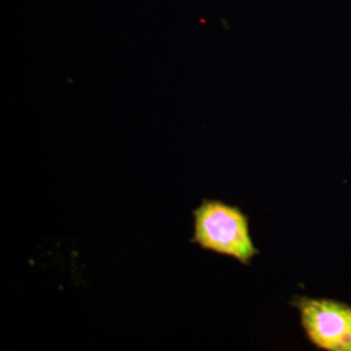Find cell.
Masks as SVG:
<instances>
[{"label":"cell","mask_w":351,"mask_h":351,"mask_svg":"<svg viewBox=\"0 0 351 351\" xmlns=\"http://www.w3.org/2000/svg\"><path fill=\"white\" fill-rule=\"evenodd\" d=\"M195 233L191 242L204 250L230 256L247 265L258 251L249 232L248 218L239 207L219 200H203L193 212Z\"/></svg>","instance_id":"cell-1"},{"label":"cell","mask_w":351,"mask_h":351,"mask_svg":"<svg viewBox=\"0 0 351 351\" xmlns=\"http://www.w3.org/2000/svg\"><path fill=\"white\" fill-rule=\"evenodd\" d=\"M295 306L314 346L328 351H351V307L311 298H301Z\"/></svg>","instance_id":"cell-2"}]
</instances>
